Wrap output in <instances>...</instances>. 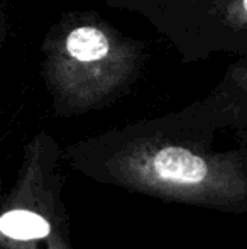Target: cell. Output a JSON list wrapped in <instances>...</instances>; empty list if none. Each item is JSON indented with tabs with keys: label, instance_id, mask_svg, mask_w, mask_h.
Here are the masks:
<instances>
[{
	"label": "cell",
	"instance_id": "obj_3",
	"mask_svg": "<svg viewBox=\"0 0 247 249\" xmlns=\"http://www.w3.org/2000/svg\"><path fill=\"white\" fill-rule=\"evenodd\" d=\"M65 56L85 82H99L100 70L110 65L114 46L110 36L97 26H78L65 39Z\"/></svg>",
	"mask_w": 247,
	"mask_h": 249
},
{
	"label": "cell",
	"instance_id": "obj_2",
	"mask_svg": "<svg viewBox=\"0 0 247 249\" xmlns=\"http://www.w3.org/2000/svg\"><path fill=\"white\" fill-rule=\"evenodd\" d=\"M61 158L48 134L26 144L16 180L0 202V249H76L63 202Z\"/></svg>",
	"mask_w": 247,
	"mask_h": 249
},
{
	"label": "cell",
	"instance_id": "obj_1",
	"mask_svg": "<svg viewBox=\"0 0 247 249\" xmlns=\"http://www.w3.org/2000/svg\"><path fill=\"white\" fill-rule=\"evenodd\" d=\"M83 177L124 190L225 213H247V142L215 146L201 129L125 131L68 149Z\"/></svg>",
	"mask_w": 247,
	"mask_h": 249
},
{
	"label": "cell",
	"instance_id": "obj_4",
	"mask_svg": "<svg viewBox=\"0 0 247 249\" xmlns=\"http://www.w3.org/2000/svg\"><path fill=\"white\" fill-rule=\"evenodd\" d=\"M241 9H242V12L247 16V0H241Z\"/></svg>",
	"mask_w": 247,
	"mask_h": 249
}]
</instances>
